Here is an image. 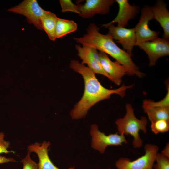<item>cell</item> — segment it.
Masks as SVG:
<instances>
[{"instance_id": "obj_9", "label": "cell", "mask_w": 169, "mask_h": 169, "mask_svg": "<svg viewBox=\"0 0 169 169\" xmlns=\"http://www.w3.org/2000/svg\"><path fill=\"white\" fill-rule=\"evenodd\" d=\"M75 48L78 56L82 60V64H86L87 67L95 74L103 75L110 80V77L102 68L97 50L93 47L79 44L76 45Z\"/></svg>"}, {"instance_id": "obj_22", "label": "cell", "mask_w": 169, "mask_h": 169, "mask_svg": "<svg viewBox=\"0 0 169 169\" xmlns=\"http://www.w3.org/2000/svg\"><path fill=\"white\" fill-rule=\"evenodd\" d=\"M155 161L153 166L154 169H169V158L158 152Z\"/></svg>"}, {"instance_id": "obj_3", "label": "cell", "mask_w": 169, "mask_h": 169, "mask_svg": "<svg viewBox=\"0 0 169 169\" xmlns=\"http://www.w3.org/2000/svg\"><path fill=\"white\" fill-rule=\"evenodd\" d=\"M126 112L124 116L118 119L115 121L118 133L120 135H130L133 139L132 145L134 148H140L143 145V140L139 134L140 131L146 134L147 132V118L142 116L138 119L135 116L134 110L130 104L125 105Z\"/></svg>"}, {"instance_id": "obj_23", "label": "cell", "mask_w": 169, "mask_h": 169, "mask_svg": "<svg viewBox=\"0 0 169 169\" xmlns=\"http://www.w3.org/2000/svg\"><path fill=\"white\" fill-rule=\"evenodd\" d=\"M30 153L28 151L25 157L21 160V162L23 165V169H39L38 164L31 158Z\"/></svg>"}, {"instance_id": "obj_5", "label": "cell", "mask_w": 169, "mask_h": 169, "mask_svg": "<svg viewBox=\"0 0 169 169\" xmlns=\"http://www.w3.org/2000/svg\"><path fill=\"white\" fill-rule=\"evenodd\" d=\"M7 11L25 16L29 23L33 24L38 29L43 30L41 19L45 10L40 6L36 0H24Z\"/></svg>"}, {"instance_id": "obj_19", "label": "cell", "mask_w": 169, "mask_h": 169, "mask_svg": "<svg viewBox=\"0 0 169 169\" xmlns=\"http://www.w3.org/2000/svg\"><path fill=\"white\" fill-rule=\"evenodd\" d=\"M166 82L167 92L165 97L162 100L157 102H155L148 99L144 100L142 105L143 110L153 107H169V84L168 81Z\"/></svg>"}, {"instance_id": "obj_13", "label": "cell", "mask_w": 169, "mask_h": 169, "mask_svg": "<svg viewBox=\"0 0 169 169\" xmlns=\"http://www.w3.org/2000/svg\"><path fill=\"white\" fill-rule=\"evenodd\" d=\"M119 6V11L115 18L111 21L103 24L107 26L116 23L117 26L126 27L129 20L133 19L139 12V8L136 5H130L127 0H115Z\"/></svg>"}, {"instance_id": "obj_1", "label": "cell", "mask_w": 169, "mask_h": 169, "mask_svg": "<svg viewBox=\"0 0 169 169\" xmlns=\"http://www.w3.org/2000/svg\"><path fill=\"white\" fill-rule=\"evenodd\" d=\"M70 67L82 75L84 84L83 95L71 112L73 119L84 117L91 107L100 101L109 99L113 94H117L121 97H125L126 90L133 87V85L123 84L117 89H108L102 85L93 72L78 60L71 61Z\"/></svg>"}, {"instance_id": "obj_7", "label": "cell", "mask_w": 169, "mask_h": 169, "mask_svg": "<svg viewBox=\"0 0 169 169\" xmlns=\"http://www.w3.org/2000/svg\"><path fill=\"white\" fill-rule=\"evenodd\" d=\"M154 19L151 7L144 5L141 11L140 19L134 28L136 38L135 46L143 42L153 40L158 37L159 31L151 30L148 24L150 20Z\"/></svg>"}, {"instance_id": "obj_11", "label": "cell", "mask_w": 169, "mask_h": 169, "mask_svg": "<svg viewBox=\"0 0 169 169\" xmlns=\"http://www.w3.org/2000/svg\"><path fill=\"white\" fill-rule=\"evenodd\" d=\"M115 2L114 0H86L84 5L77 4L80 12L79 15L83 18H88L96 14H106Z\"/></svg>"}, {"instance_id": "obj_25", "label": "cell", "mask_w": 169, "mask_h": 169, "mask_svg": "<svg viewBox=\"0 0 169 169\" xmlns=\"http://www.w3.org/2000/svg\"><path fill=\"white\" fill-rule=\"evenodd\" d=\"M17 161L12 157L7 158L0 155V164L9 162H16Z\"/></svg>"}, {"instance_id": "obj_14", "label": "cell", "mask_w": 169, "mask_h": 169, "mask_svg": "<svg viewBox=\"0 0 169 169\" xmlns=\"http://www.w3.org/2000/svg\"><path fill=\"white\" fill-rule=\"evenodd\" d=\"M50 145L49 142L45 141L42 143L35 142L28 147V151L34 152L37 155L39 159L38 165L39 169H60L53 164L49 157L48 148ZM68 169H74V167Z\"/></svg>"}, {"instance_id": "obj_2", "label": "cell", "mask_w": 169, "mask_h": 169, "mask_svg": "<svg viewBox=\"0 0 169 169\" xmlns=\"http://www.w3.org/2000/svg\"><path fill=\"white\" fill-rule=\"evenodd\" d=\"M74 39L82 45L93 47L109 55L125 67L128 75H135L140 78L145 75L133 62L132 56L120 48L109 33L104 35L100 33L95 24H90L85 34L81 37L74 38Z\"/></svg>"}, {"instance_id": "obj_20", "label": "cell", "mask_w": 169, "mask_h": 169, "mask_svg": "<svg viewBox=\"0 0 169 169\" xmlns=\"http://www.w3.org/2000/svg\"><path fill=\"white\" fill-rule=\"evenodd\" d=\"M151 123V129L155 134L166 132L169 130V121L161 120Z\"/></svg>"}, {"instance_id": "obj_18", "label": "cell", "mask_w": 169, "mask_h": 169, "mask_svg": "<svg viewBox=\"0 0 169 169\" xmlns=\"http://www.w3.org/2000/svg\"><path fill=\"white\" fill-rule=\"evenodd\" d=\"M144 111L151 122L161 120L169 121V107H153Z\"/></svg>"}, {"instance_id": "obj_27", "label": "cell", "mask_w": 169, "mask_h": 169, "mask_svg": "<svg viewBox=\"0 0 169 169\" xmlns=\"http://www.w3.org/2000/svg\"><path fill=\"white\" fill-rule=\"evenodd\" d=\"M109 169H111V168H109Z\"/></svg>"}, {"instance_id": "obj_17", "label": "cell", "mask_w": 169, "mask_h": 169, "mask_svg": "<svg viewBox=\"0 0 169 169\" xmlns=\"http://www.w3.org/2000/svg\"><path fill=\"white\" fill-rule=\"evenodd\" d=\"M77 25L74 21L58 18L56 29V39L63 37L77 30Z\"/></svg>"}, {"instance_id": "obj_4", "label": "cell", "mask_w": 169, "mask_h": 169, "mask_svg": "<svg viewBox=\"0 0 169 169\" xmlns=\"http://www.w3.org/2000/svg\"><path fill=\"white\" fill-rule=\"evenodd\" d=\"M144 154L133 161L120 157L116 162L117 169H153L159 147L155 145L147 144L144 146Z\"/></svg>"}, {"instance_id": "obj_6", "label": "cell", "mask_w": 169, "mask_h": 169, "mask_svg": "<svg viewBox=\"0 0 169 169\" xmlns=\"http://www.w3.org/2000/svg\"><path fill=\"white\" fill-rule=\"evenodd\" d=\"M90 132L92 138V147L102 153L109 146H121L128 143L125 136L118 133L106 135L99 130L95 124L91 125Z\"/></svg>"}, {"instance_id": "obj_15", "label": "cell", "mask_w": 169, "mask_h": 169, "mask_svg": "<svg viewBox=\"0 0 169 169\" xmlns=\"http://www.w3.org/2000/svg\"><path fill=\"white\" fill-rule=\"evenodd\" d=\"M154 19L157 21L163 29V38L169 39V12L165 2L158 0L151 7Z\"/></svg>"}, {"instance_id": "obj_21", "label": "cell", "mask_w": 169, "mask_h": 169, "mask_svg": "<svg viewBox=\"0 0 169 169\" xmlns=\"http://www.w3.org/2000/svg\"><path fill=\"white\" fill-rule=\"evenodd\" d=\"M59 2L62 12H71L79 15L80 14L78 5L74 4L71 0H60Z\"/></svg>"}, {"instance_id": "obj_26", "label": "cell", "mask_w": 169, "mask_h": 169, "mask_svg": "<svg viewBox=\"0 0 169 169\" xmlns=\"http://www.w3.org/2000/svg\"><path fill=\"white\" fill-rule=\"evenodd\" d=\"M161 154L163 156L169 158V143H167L162 151Z\"/></svg>"}, {"instance_id": "obj_8", "label": "cell", "mask_w": 169, "mask_h": 169, "mask_svg": "<svg viewBox=\"0 0 169 169\" xmlns=\"http://www.w3.org/2000/svg\"><path fill=\"white\" fill-rule=\"evenodd\" d=\"M137 46L147 54L150 66L155 65L159 58L169 55V40L163 37H158L153 40L140 43Z\"/></svg>"}, {"instance_id": "obj_24", "label": "cell", "mask_w": 169, "mask_h": 169, "mask_svg": "<svg viewBox=\"0 0 169 169\" xmlns=\"http://www.w3.org/2000/svg\"><path fill=\"white\" fill-rule=\"evenodd\" d=\"M4 133L0 132V154L2 153L8 154L13 153L12 151H9L8 149L10 147V143L4 139Z\"/></svg>"}, {"instance_id": "obj_10", "label": "cell", "mask_w": 169, "mask_h": 169, "mask_svg": "<svg viewBox=\"0 0 169 169\" xmlns=\"http://www.w3.org/2000/svg\"><path fill=\"white\" fill-rule=\"evenodd\" d=\"M103 26L108 29V33L113 39L120 43L125 51L132 56V52L136 42L134 28H127L113 24Z\"/></svg>"}, {"instance_id": "obj_12", "label": "cell", "mask_w": 169, "mask_h": 169, "mask_svg": "<svg viewBox=\"0 0 169 169\" xmlns=\"http://www.w3.org/2000/svg\"><path fill=\"white\" fill-rule=\"evenodd\" d=\"M99 56L102 68L110 77V80L120 85L122 82V78L127 74L126 68L118 62L111 61L103 52L100 51Z\"/></svg>"}, {"instance_id": "obj_16", "label": "cell", "mask_w": 169, "mask_h": 169, "mask_svg": "<svg viewBox=\"0 0 169 169\" xmlns=\"http://www.w3.org/2000/svg\"><path fill=\"white\" fill-rule=\"evenodd\" d=\"M58 18L54 13L45 11L41 19L42 29L45 32L49 39L53 41L56 39L55 29Z\"/></svg>"}]
</instances>
